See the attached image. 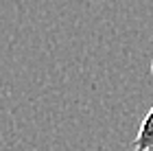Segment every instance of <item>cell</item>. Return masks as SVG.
Returning a JSON list of instances; mask_svg holds the SVG:
<instances>
[{
  "label": "cell",
  "instance_id": "obj_2",
  "mask_svg": "<svg viewBox=\"0 0 153 151\" xmlns=\"http://www.w3.org/2000/svg\"><path fill=\"white\" fill-rule=\"evenodd\" d=\"M151 72H153V57H151Z\"/></svg>",
  "mask_w": 153,
  "mask_h": 151
},
{
  "label": "cell",
  "instance_id": "obj_1",
  "mask_svg": "<svg viewBox=\"0 0 153 151\" xmlns=\"http://www.w3.org/2000/svg\"><path fill=\"white\" fill-rule=\"evenodd\" d=\"M134 151H153V105L147 112V116H144L140 129H138Z\"/></svg>",
  "mask_w": 153,
  "mask_h": 151
}]
</instances>
